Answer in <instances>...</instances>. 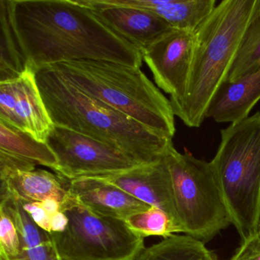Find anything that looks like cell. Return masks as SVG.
Returning <instances> with one entry per match:
<instances>
[{
  "instance_id": "7a4b0ae2",
  "label": "cell",
  "mask_w": 260,
  "mask_h": 260,
  "mask_svg": "<svg viewBox=\"0 0 260 260\" xmlns=\"http://www.w3.org/2000/svg\"><path fill=\"white\" fill-rule=\"evenodd\" d=\"M36 81L53 124L113 146L141 164L161 159L173 139L83 93L50 67L36 71Z\"/></svg>"
},
{
  "instance_id": "83f0119b",
  "label": "cell",
  "mask_w": 260,
  "mask_h": 260,
  "mask_svg": "<svg viewBox=\"0 0 260 260\" xmlns=\"http://www.w3.org/2000/svg\"><path fill=\"white\" fill-rule=\"evenodd\" d=\"M214 260H218V259H217V258H216V257H215V258H214Z\"/></svg>"
},
{
  "instance_id": "d4e9b609",
  "label": "cell",
  "mask_w": 260,
  "mask_h": 260,
  "mask_svg": "<svg viewBox=\"0 0 260 260\" xmlns=\"http://www.w3.org/2000/svg\"><path fill=\"white\" fill-rule=\"evenodd\" d=\"M228 260H260V228L256 233L242 240L240 247Z\"/></svg>"
},
{
  "instance_id": "3957f363",
  "label": "cell",
  "mask_w": 260,
  "mask_h": 260,
  "mask_svg": "<svg viewBox=\"0 0 260 260\" xmlns=\"http://www.w3.org/2000/svg\"><path fill=\"white\" fill-rule=\"evenodd\" d=\"M258 0H223L196 32V45L185 98L172 106L189 127H199L219 88L228 78Z\"/></svg>"
},
{
  "instance_id": "d6986e66",
  "label": "cell",
  "mask_w": 260,
  "mask_h": 260,
  "mask_svg": "<svg viewBox=\"0 0 260 260\" xmlns=\"http://www.w3.org/2000/svg\"><path fill=\"white\" fill-rule=\"evenodd\" d=\"M205 243L190 236L173 235L144 247L135 260H214Z\"/></svg>"
},
{
  "instance_id": "44dd1931",
  "label": "cell",
  "mask_w": 260,
  "mask_h": 260,
  "mask_svg": "<svg viewBox=\"0 0 260 260\" xmlns=\"http://www.w3.org/2000/svg\"><path fill=\"white\" fill-rule=\"evenodd\" d=\"M0 82L16 78L26 69L9 20L7 10L0 0Z\"/></svg>"
},
{
  "instance_id": "e0dca14e",
  "label": "cell",
  "mask_w": 260,
  "mask_h": 260,
  "mask_svg": "<svg viewBox=\"0 0 260 260\" xmlns=\"http://www.w3.org/2000/svg\"><path fill=\"white\" fill-rule=\"evenodd\" d=\"M0 207L11 216L20 236L21 253L14 260H61L51 234L35 223L16 198L1 192Z\"/></svg>"
},
{
  "instance_id": "9c48e42d",
  "label": "cell",
  "mask_w": 260,
  "mask_h": 260,
  "mask_svg": "<svg viewBox=\"0 0 260 260\" xmlns=\"http://www.w3.org/2000/svg\"><path fill=\"white\" fill-rule=\"evenodd\" d=\"M194 45V32L172 28L141 52L156 86L170 95L172 106L186 94Z\"/></svg>"
},
{
  "instance_id": "cb8c5ba5",
  "label": "cell",
  "mask_w": 260,
  "mask_h": 260,
  "mask_svg": "<svg viewBox=\"0 0 260 260\" xmlns=\"http://www.w3.org/2000/svg\"><path fill=\"white\" fill-rule=\"evenodd\" d=\"M36 166L29 161L0 151V179L17 172L33 171Z\"/></svg>"
},
{
  "instance_id": "8fae6325",
  "label": "cell",
  "mask_w": 260,
  "mask_h": 260,
  "mask_svg": "<svg viewBox=\"0 0 260 260\" xmlns=\"http://www.w3.org/2000/svg\"><path fill=\"white\" fill-rule=\"evenodd\" d=\"M97 178L116 185L149 206L160 208L179 226L175 209L171 176L164 156L155 162Z\"/></svg>"
},
{
  "instance_id": "ba28073f",
  "label": "cell",
  "mask_w": 260,
  "mask_h": 260,
  "mask_svg": "<svg viewBox=\"0 0 260 260\" xmlns=\"http://www.w3.org/2000/svg\"><path fill=\"white\" fill-rule=\"evenodd\" d=\"M46 143L58 161L56 173L68 180L109 176L141 165L120 149L58 126H53Z\"/></svg>"
},
{
  "instance_id": "7402d4cb",
  "label": "cell",
  "mask_w": 260,
  "mask_h": 260,
  "mask_svg": "<svg viewBox=\"0 0 260 260\" xmlns=\"http://www.w3.org/2000/svg\"><path fill=\"white\" fill-rule=\"evenodd\" d=\"M124 221L131 230L144 238L156 236L165 239L182 233L179 225L167 212L155 206L135 213Z\"/></svg>"
},
{
  "instance_id": "9a60e30c",
  "label": "cell",
  "mask_w": 260,
  "mask_h": 260,
  "mask_svg": "<svg viewBox=\"0 0 260 260\" xmlns=\"http://www.w3.org/2000/svg\"><path fill=\"white\" fill-rule=\"evenodd\" d=\"M21 201H58L62 205L70 199L68 179L44 170L17 172L1 179V191Z\"/></svg>"
},
{
  "instance_id": "ac0fdd59",
  "label": "cell",
  "mask_w": 260,
  "mask_h": 260,
  "mask_svg": "<svg viewBox=\"0 0 260 260\" xmlns=\"http://www.w3.org/2000/svg\"><path fill=\"white\" fill-rule=\"evenodd\" d=\"M0 151L18 156L36 165L44 166L56 171L57 156L47 143L41 142L32 136L0 119Z\"/></svg>"
},
{
  "instance_id": "7c38bea8",
  "label": "cell",
  "mask_w": 260,
  "mask_h": 260,
  "mask_svg": "<svg viewBox=\"0 0 260 260\" xmlns=\"http://www.w3.org/2000/svg\"><path fill=\"white\" fill-rule=\"evenodd\" d=\"M81 1L141 52L173 28L154 13L121 5L116 0Z\"/></svg>"
},
{
  "instance_id": "484cf974",
  "label": "cell",
  "mask_w": 260,
  "mask_h": 260,
  "mask_svg": "<svg viewBox=\"0 0 260 260\" xmlns=\"http://www.w3.org/2000/svg\"><path fill=\"white\" fill-rule=\"evenodd\" d=\"M19 200V199H18ZM23 209L28 213L36 225L41 229L51 233V216L44 209L40 202L19 200Z\"/></svg>"
},
{
  "instance_id": "277c9868",
  "label": "cell",
  "mask_w": 260,
  "mask_h": 260,
  "mask_svg": "<svg viewBox=\"0 0 260 260\" xmlns=\"http://www.w3.org/2000/svg\"><path fill=\"white\" fill-rule=\"evenodd\" d=\"M46 67V66H45ZM80 91L173 139L175 114L170 100L141 68L106 60H81L49 65Z\"/></svg>"
},
{
  "instance_id": "30bf717a",
  "label": "cell",
  "mask_w": 260,
  "mask_h": 260,
  "mask_svg": "<svg viewBox=\"0 0 260 260\" xmlns=\"http://www.w3.org/2000/svg\"><path fill=\"white\" fill-rule=\"evenodd\" d=\"M0 119L46 143L53 124L36 81V71L26 66L16 78L0 82Z\"/></svg>"
},
{
  "instance_id": "8992f818",
  "label": "cell",
  "mask_w": 260,
  "mask_h": 260,
  "mask_svg": "<svg viewBox=\"0 0 260 260\" xmlns=\"http://www.w3.org/2000/svg\"><path fill=\"white\" fill-rule=\"evenodd\" d=\"M170 170L178 223L182 233L205 243L231 224L211 162L180 153L173 143L164 154Z\"/></svg>"
},
{
  "instance_id": "5bb4252c",
  "label": "cell",
  "mask_w": 260,
  "mask_h": 260,
  "mask_svg": "<svg viewBox=\"0 0 260 260\" xmlns=\"http://www.w3.org/2000/svg\"><path fill=\"white\" fill-rule=\"evenodd\" d=\"M260 100V68L232 81H225L211 100L206 118L232 123L249 117Z\"/></svg>"
},
{
  "instance_id": "4fadbf2b",
  "label": "cell",
  "mask_w": 260,
  "mask_h": 260,
  "mask_svg": "<svg viewBox=\"0 0 260 260\" xmlns=\"http://www.w3.org/2000/svg\"><path fill=\"white\" fill-rule=\"evenodd\" d=\"M68 191L79 203L90 211L124 220L132 214L145 211L150 207L100 178L68 180Z\"/></svg>"
},
{
  "instance_id": "52a82bcc",
  "label": "cell",
  "mask_w": 260,
  "mask_h": 260,
  "mask_svg": "<svg viewBox=\"0 0 260 260\" xmlns=\"http://www.w3.org/2000/svg\"><path fill=\"white\" fill-rule=\"evenodd\" d=\"M61 211L69 219L68 226L51 234L61 260H135L145 247L144 237L124 220L96 214L71 196Z\"/></svg>"
},
{
  "instance_id": "4316f807",
  "label": "cell",
  "mask_w": 260,
  "mask_h": 260,
  "mask_svg": "<svg viewBox=\"0 0 260 260\" xmlns=\"http://www.w3.org/2000/svg\"><path fill=\"white\" fill-rule=\"evenodd\" d=\"M69 219L63 211H59L51 218V233H62L66 230Z\"/></svg>"
},
{
  "instance_id": "6da1fadb",
  "label": "cell",
  "mask_w": 260,
  "mask_h": 260,
  "mask_svg": "<svg viewBox=\"0 0 260 260\" xmlns=\"http://www.w3.org/2000/svg\"><path fill=\"white\" fill-rule=\"evenodd\" d=\"M25 67L76 60L141 68V51L81 0H1Z\"/></svg>"
},
{
  "instance_id": "2e32d148",
  "label": "cell",
  "mask_w": 260,
  "mask_h": 260,
  "mask_svg": "<svg viewBox=\"0 0 260 260\" xmlns=\"http://www.w3.org/2000/svg\"><path fill=\"white\" fill-rule=\"evenodd\" d=\"M121 5L147 10L176 29L196 32L217 6L215 0H116Z\"/></svg>"
},
{
  "instance_id": "ffe728a7",
  "label": "cell",
  "mask_w": 260,
  "mask_h": 260,
  "mask_svg": "<svg viewBox=\"0 0 260 260\" xmlns=\"http://www.w3.org/2000/svg\"><path fill=\"white\" fill-rule=\"evenodd\" d=\"M260 68V0L246 28L226 81L251 74Z\"/></svg>"
},
{
  "instance_id": "603a6c76",
  "label": "cell",
  "mask_w": 260,
  "mask_h": 260,
  "mask_svg": "<svg viewBox=\"0 0 260 260\" xmlns=\"http://www.w3.org/2000/svg\"><path fill=\"white\" fill-rule=\"evenodd\" d=\"M20 253V236L14 220L0 207V260H14Z\"/></svg>"
},
{
  "instance_id": "5b68a950",
  "label": "cell",
  "mask_w": 260,
  "mask_h": 260,
  "mask_svg": "<svg viewBox=\"0 0 260 260\" xmlns=\"http://www.w3.org/2000/svg\"><path fill=\"white\" fill-rule=\"evenodd\" d=\"M211 162L231 224L246 240L260 228V112L220 131Z\"/></svg>"
}]
</instances>
